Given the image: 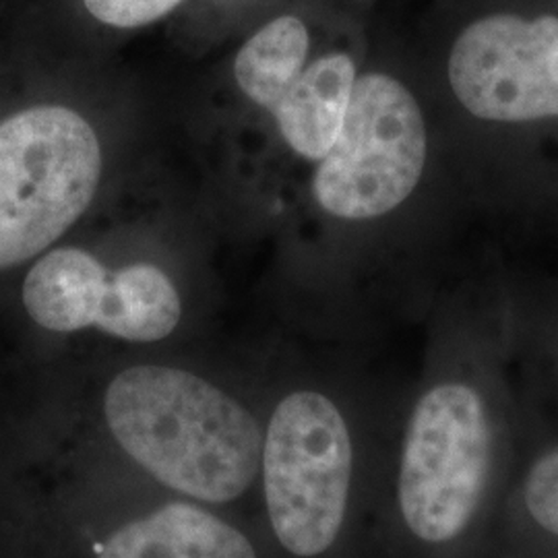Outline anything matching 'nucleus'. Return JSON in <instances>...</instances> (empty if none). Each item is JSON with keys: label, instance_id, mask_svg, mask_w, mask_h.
<instances>
[{"label": "nucleus", "instance_id": "obj_3", "mask_svg": "<svg viewBox=\"0 0 558 558\" xmlns=\"http://www.w3.org/2000/svg\"><path fill=\"white\" fill-rule=\"evenodd\" d=\"M364 447L338 399L288 391L263 420L259 488L267 530L286 558H339L359 515Z\"/></svg>", "mask_w": 558, "mask_h": 558}, {"label": "nucleus", "instance_id": "obj_6", "mask_svg": "<svg viewBox=\"0 0 558 558\" xmlns=\"http://www.w3.org/2000/svg\"><path fill=\"white\" fill-rule=\"evenodd\" d=\"M29 319L52 333L98 329L131 343L170 338L182 319V300L170 276L154 263L108 271L87 251L62 246L44 255L23 281Z\"/></svg>", "mask_w": 558, "mask_h": 558}, {"label": "nucleus", "instance_id": "obj_8", "mask_svg": "<svg viewBox=\"0 0 558 558\" xmlns=\"http://www.w3.org/2000/svg\"><path fill=\"white\" fill-rule=\"evenodd\" d=\"M453 96L499 124L558 120V17L495 13L470 23L451 48Z\"/></svg>", "mask_w": 558, "mask_h": 558}, {"label": "nucleus", "instance_id": "obj_11", "mask_svg": "<svg viewBox=\"0 0 558 558\" xmlns=\"http://www.w3.org/2000/svg\"><path fill=\"white\" fill-rule=\"evenodd\" d=\"M308 52L311 36L304 21L283 15L267 23L240 48L234 60V77L242 94L271 112L304 71Z\"/></svg>", "mask_w": 558, "mask_h": 558}, {"label": "nucleus", "instance_id": "obj_1", "mask_svg": "<svg viewBox=\"0 0 558 558\" xmlns=\"http://www.w3.org/2000/svg\"><path fill=\"white\" fill-rule=\"evenodd\" d=\"M519 439L486 387L465 375L426 385L403 420L389 515L410 558H484Z\"/></svg>", "mask_w": 558, "mask_h": 558}, {"label": "nucleus", "instance_id": "obj_2", "mask_svg": "<svg viewBox=\"0 0 558 558\" xmlns=\"http://www.w3.org/2000/svg\"><path fill=\"white\" fill-rule=\"evenodd\" d=\"M263 420L220 385L168 364H135L104 387L89 447L158 490L228 511L259 480Z\"/></svg>", "mask_w": 558, "mask_h": 558}, {"label": "nucleus", "instance_id": "obj_9", "mask_svg": "<svg viewBox=\"0 0 558 558\" xmlns=\"http://www.w3.org/2000/svg\"><path fill=\"white\" fill-rule=\"evenodd\" d=\"M484 558H558V439H519Z\"/></svg>", "mask_w": 558, "mask_h": 558}, {"label": "nucleus", "instance_id": "obj_7", "mask_svg": "<svg viewBox=\"0 0 558 558\" xmlns=\"http://www.w3.org/2000/svg\"><path fill=\"white\" fill-rule=\"evenodd\" d=\"M106 490V468L89 449V507L75 530V558H263L228 513L147 484Z\"/></svg>", "mask_w": 558, "mask_h": 558}, {"label": "nucleus", "instance_id": "obj_12", "mask_svg": "<svg viewBox=\"0 0 558 558\" xmlns=\"http://www.w3.org/2000/svg\"><path fill=\"white\" fill-rule=\"evenodd\" d=\"M96 20L112 27H141L161 20L182 0H83Z\"/></svg>", "mask_w": 558, "mask_h": 558}, {"label": "nucleus", "instance_id": "obj_4", "mask_svg": "<svg viewBox=\"0 0 558 558\" xmlns=\"http://www.w3.org/2000/svg\"><path fill=\"white\" fill-rule=\"evenodd\" d=\"M94 126L66 106L0 122V269L40 255L80 220L101 179Z\"/></svg>", "mask_w": 558, "mask_h": 558}, {"label": "nucleus", "instance_id": "obj_10", "mask_svg": "<svg viewBox=\"0 0 558 558\" xmlns=\"http://www.w3.org/2000/svg\"><path fill=\"white\" fill-rule=\"evenodd\" d=\"M356 80V62L345 52L306 62L271 110L281 137L296 156L311 161L325 158L338 140Z\"/></svg>", "mask_w": 558, "mask_h": 558}, {"label": "nucleus", "instance_id": "obj_5", "mask_svg": "<svg viewBox=\"0 0 558 558\" xmlns=\"http://www.w3.org/2000/svg\"><path fill=\"white\" fill-rule=\"evenodd\" d=\"M426 158V120L414 94L391 75H360L338 140L315 172V199L339 220L387 216L416 191Z\"/></svg>", "mask_w": 558, "mask_h": 558}]
</instances>
